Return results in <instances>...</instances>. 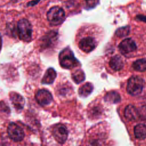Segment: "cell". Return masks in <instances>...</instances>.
Instances as JSON below:
<instances>
[{
    "instance_id": "52a82bcc",
    "label": "cell",
    "mask_w": 146,
    "mask_h": 146,
    "mask_svg": "<svg viewBox=\"0 0 146 146\" xmlns=\"http://www.w3.org/2000/svg\"><path fill=\"white\" fill-rule=\"evenodd\" d=\"M80 50L85 52H90L92 51L96 46V42L95 38L92 36H87L82 38L78 43Z\"/></svg>"
},
{
    "instance_id": "8fae6325",
    "label": "cell",
    "mask_w": 146,
    "mask_h": 146,
    "mask_svg": "<svg viewBox=\"0 0 146 146\" xmlns=\"http://www.w3.org/2000/svg\"><path fill=\"white\" fill-rule=\"evenodd\" d=\"M11 102L15 109L22 110L25 104V100L19 94L16 92H11L10 94Z\"/></svg>"
},
{
    "instance_id": "ac0fdd59",
    "label": "cell",
    "mask_w": 146,
    "mask_h": 146,
    "mask_svg": "<svg viewBox=\"0 0 146 146\" xmlns=\"http://www.w3.org/2000/svg\"><path fill=\"white\" fill-rule=\"evenodd\" d=\"M133 68L140 72H144L146 71V59H141L135 61L132 64Z\"/></svg>"
},
{
    "instance_id": "d6986e66",
    "label": "cell",
    "mask_w": 146,
    "mask_h": 146,
    "mask_svg": "<svg viewBox=\"0 0 146 146\" xmlns=\"http://www.w3.org/2000/svg\"><path fill=\"white\" fill-rule=\"evenodd\" d=\"M72 79L76 84L82 82L85 79V75L84 72L82 70H78L75 71L72 74Z\"/></svg>"
},
{
    "instance_id": "5bb4252c",
    "label": "cell",
    "mask_w": 146,
    "mask_h": 146,
    "mask_svg": "<svg viewBox=\"0 0 146 146\" xmlns=\"http://www.w3.org/2000/svg\"><path fill=\"white\" fill-rule=\"evenodd\" d=\"M134 135L137 139H144L146 138V125L139 124L134 127Z\"/></svg>"
},
{
    "instance_id": "7c38bea8",
    "label": "cell",
    "mask_w": 146,
    "mask_h": 146,
    "mask_svg": "<svg viewBox=\"0 0 146 146\" xmlns=\"http://www.w3.org/2000/svg\"><path fill=\"white\" fill-rule=\"evenodd\" d=\"M109 64L110 67L114 71H119L123 68L124 62L122 58L119 55H115L111 58Z\"/></svg>"
},
{
    "instance_id": "9c48e42d",
    "label": "cell",
    "mask_w": 146,
    "mask_h": 146,
    "mask_svg": "<svg viewBox=\"0 0 146 146\" xmlns=\"http://www.w3.org/2000/svg\"><path fill=\"white\" fill-rule=\"evenodd\" d=\"M119 48L123 54H126L135 51L137 48V46L134 40L131 38H126L120 42L119 45Z\"/></svg>"
},
{
    "instance_id": "2e32d148",
    "label": "cell",
    "mask_w": 146,
    "mask_h": 146,
    "mask_svg": "<svg viewBox=\"0 0 146 146\" xmlns=\"http://www.w3.org/2000/svg\"><path fill=\"white\" fill-rule=\"evenodd\" d=\"M104 100L111 103H117L120 101L121 98L117 92L110 91L106 94L104 96Z\"/></svg>"
},
{
    "instance_id": "5b68a950",
    "label": "cell",
    "mask_w": 146,
    "mask_h": 146,
    "mask_svg": "<svg viewBox=\"0 0 146 146\" xmlns=\"http://www.w3.org/2000/svg\"><path fill=\"white\" fill-rule=\"evenodd\" d=\"M7 131L9 137L14 141H21L24 138L23 129L15 123L11 122L9 124Z\"/></svg>"
},
{
    "instance_id": "9a60e30c",
    "label": "cell",
    "mask_w": 146,
    "mask_h": 146,
    "mask_svg": "<svg viewBox=\"0 0 146 146\" xmlns=\"http://www.w3.org/2000/svg\"><path fill=\"white\" fill-rule=\"evenodd\" d=\"M56 38V34L54 31H50L48 34H46L44 36L43 40H42V46L44 48L50 46L55 40Z\"/></svg>"
},
{
    "instance_id": "7402d4cb",
    "label": "cell",
    "mask_w": 146,
    "mask_h": 146,
    "mask_svg": "<svg viewBox=\"0 0 146 146\" xmlns=\"http://www.w3.org/2000/svg\"><path fill=\"white\" fill-rule=\"evenodd\" d=\"M137 20H139L140 21H143L144 22H146V16L143 15H138L136 16V18Z\"/></svg>"
},
{
    "instance_id": "30bf717a",
    "label": "cell",
    "mask_w": 146,
    "mask_h": 146,
    "mask_svg": "<svg viewBox=\"0 0 146 146\" xmlns=\"http://www.w3.org/2000/svg\"><path fill=\"white\" fill-rule=\"evenodd\" d=\"M124 116L128 120H136L140 117V113L135 106L129 104L125 108Z\"/></svg>"
},
{
    "instance_id": "3957f363",
    "label": "cell",
    "mask_w": 146,
    "mask_h": 146,
    "mask_svg": "<svg viewBox=\"0 0 146 146\" xmlns=\"http://www.w3.org/2000/svg\"><path fill=\"white\" fill-rule=\"evenodd\" d=\"M17 30L20 39L25 42H29L31 39L33 29L28 20L25 18L20 19L17 24Z\"/></svg>"
},
{
    "instance_id": "277c9868",
    "label": "cell",
    "mask_w": 146,
    "mask_h": 146,
    "mask_svg": "<svg viewBox=\"0 0 146 146\" xmlns=\"http://www.w3.org/2000/svg\"><path fill=\"white\" fill-rule=\"evenodd\" d=\"M144 86L143 79L138 76H133L131 77L127 83V91L128 93L132 96H136L139 95Z\"/></svg>"
},
{
    "instance_id": "6da1fadb",
    "label": "cell",
    "mask_w": 146,
    "mask_h": 146,
    "mask_svg": "<svg viewBox=\"0 0 146 146\" xmlns=\"http://www.w3.org/2000/svg\"><path fill=\"white\" fill-rule=\"evenodd\" d=\"M59 59L60 66L67 69L75 67L79 64L78 60L74 56V53L69 48H66L60 52Z\"/></svg>"
},
{
    "instance_id": "603a6c76",
    "label": "cell",
    "mask_w": 146,
    "mask_h": 146,
    "mask_svg": "<svg viewBox=\"0 0 146 146\" xmlns=\"http://www.w3.org/2000/svg\"><path fill=\"white\" fill-rule=\"evenodd\" d=\"M40 0H33V1H30L27 4V5L28 6H33L35 5H36Z\"/></svg>"
},
{
    "instance_id": "4fadbf2b",
    "label": "cell",
    "mask_w": 146,
    "mask_h": 146,
    "mask_svg": "<svg viewBox=\"0 0 146 146\" xmlns=\"http://www.w3.org/2000/svg\"><path fill=\"white\" fill-rule=\"evenodd\" d=\"M56 76V73L54 69L52 68H49L46 71L42 79V83L49 84L54 82Z\"/></svg>"
},
{
    "instance_id": "e0dca14e",
    "label": "cell",
    "mask_w": 146,
    "mask_h": 146,
    "mask_svg": "<svg viewBox=\"0 0 146 146\" xmlns=\"http://www.w3.org/2000/svg\"><path fill=\"white\" fill-rule=\"evenodd\" d=\"M93 90V85L91 83H86L79 89V94L83 97L88 96Z\"/></svg>"
},
{
    "instance_id": "44dd1931",
    "label": "cell",
    "mask_w": 146,
    "mask_h": 146,
    "mask_svg": "<svg viewBox=\"0 0 146 146\" xmlns=\"http://www.w3.org/2000/svg\"><path fill=\"white\" fill-rule=\"evenodd\" d=\"M99 0H85L86 7L87 9H91L99 4Z\"/></svg>"
},
{
    "instance_id": "8992f818",
    "label": "cell",
    "mask_w": 146,
    "mask_h": 146,
    "mask_svg": "<svg viewBox=\"0 0 146 146\" xmlns=\"http://www.w3.org/2000/svg\"><path fill=\"white\" fill-rule=\"evenodd\" d=\"M52 135L57 142L63 144L67 139L68 131L64 125L58 124L55 125L53 128Z\"/></svg>"
},
{
    "instance_id": "7a4b0ae2",
    "label": "cell",
    "mask_w": 146,
    "mask_h": 146,
    "mask_svg": "<svg viewBox=\"0 0 146 146\" xmlns=\"http://www.w3.org/2000/svg\"><path fill=\"white\" fill-rule=\"evenodd\" d=\"M47 19L51 25H59L65 19V12L62 8L59 6H54L47 11Z\"/></svg>"
},
{
    "instance_id": "ba28073f",
    "label": "cell",
    "mask_w": 146,
    "mask_h": 146,
    "mask_svg": "<svg viewBox=\"0 0 146 146\" xmlns=\"http://www.w3.org/2000/svg\"><path fill=\"white\" fill-rule=\"evenodd\" d=\"M35 99L40 106H44L50 104L52 100L51 94L46 90L42 89L38 90L35 94Z\"/></svg>"
},
{
    "instance_id": "ffe728a7",
    "label": "cell",
    "mask_w": 146,
    "mask_h": 146,
    "mask_svg": "<svg viewBox=\"0 0 146 146\" xmlns=\"http://www.w3.org/2000/svg\"><path fill=\"white\" fill-rule=\"evenodd\" d=\"M130 32L129 26H124L118 29L116 31V35L119 37H124L127 36Z\"/></svg>"
}]
</instances>
